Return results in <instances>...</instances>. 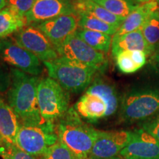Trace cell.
<instances>
[{"label": "cell", "mask_w": 159, "mask_h": 159, "mask_svg": "<svg viewBox=\"0 0 159 159\" xmlns=\"http://www.w3.org/2000/svg\"><path fill=\"white\" fill-rule=\"evenodd\" d=\"M74 5L69 0H35L25 16L27 24H39L60 16L75 13Z\"/></svg>", "instance_id": "obj_13"}, {"label": "cell", "mask_w": 159, "mask_h": 159, "mask_svg": "<svg viewBox=\"0 0 159 159\" xmlns=\"http://www.w3.org/2000/svg\"><path fill=\"white\" fill-rule=\"evenodd\" d=\"M87 92L98 95L104 99L108 106L107 116L116 112L119 106V96L116 87L110 81L97 76L87 89Z\"/></svg>", "instance_id": "obj_18"}, {"label": "cell", "mask_w": 159, "mask_h": 159, "mask_svg": "<svg viewBox=\"0 0 159 159\" xmlns=\"http://www.w3.org/2000/svg\"><path fill=\"white\" fill-rule=\"evenodd\" d=\"M157 2H158V10H159V0H157Z\"/></svg>", "instance_id": "obj_35"}, {"label": "cell", "mask_w": 159, "mask_h": 159, "mask_svg": "<svg viewBox=\"0 0 159 159\" xmlns=\"http://www.w3.org/2000/svg\"><path fill=\"white\" fill-rule=\"evenodd\" d=\"M11 77L7 102L21 125H42L47 122L41 116L38 103L39 79L17 69H11Z\"/></svg>", "instance_id": "obj_1"}, {"label": "cell", "mask_w": 159, "mask_h": 159, "mask_svg": "<svg viewBox=\"0 0 159 159\" xmlns=\"http://www.w3.org/2000/svg\"><path fill=\"white\" fill-rule=\"evenodd\" d=\"M142 129L159 141V112L143 124Z\"/></svg>", "instance_id": "obj_29"}, {"label": "cell", "mask_w": 159, "mask_h": 159, "mask_svg": "<svg viewBox=\"0 0 159 159\" xmlns=\"http://www.w3.org/2000/svg\"><path fill=\"white\" fill-rule=\"evenodd\" d=\"M137 2H142V3H145V2H148L152 1V0H136Z\"/></svg>", "instance_id": "obj_33"}, {"label": "cell", "mask_w": 159, "mask_h": 159, "mask_svg": "<svg viewBox=\"0 0 159 159\" xmlns=\"http://www.w3.org/2000/svg\"><path fill=\"white\" fill-rule=\"evenodd\" d=\"M73 5L75 11L77 14L92 16L118 28L125 20L123 18L112 14L93 0H77Z\"/></svg>", "instance_id": "obj_19"}, {"label": "cell", "mask_w": 159, "mask_h": 159, "mask_svg": "<svg viewBox=\"0 0 159 159\" xmlns=\"http://www.w3.org/2000/svg\"><path fill=\"white\" fill-rule=\"evenodd\" d=\"M120 116L127 122L145 120L159 112V85H144L131 89L121 102Z\"/></svg>", "instance_id": "obj_4"}, {"label": "cell", "mask_w": 159, "mask_h": 159, "mask_svg": "<svg viewBox=\"0 0 159 159\" xmlns=\"http://www.w3.org/2000/svg\"><path fill=\"white\" fill-rule=\"evenodd\" d=\"M76 34L87 44L97 51L108 52L111 47L113 38L110 35L83 29L77 30Z\"/></svg>", "instance_id": "obj_22"}, {"label": "cell", "mask_w": 159, "mask_h": 159, "mask_svg": "<svg viewBox=\"0 0 159 159\" xmlns=\"http://www.w3.org/2000/svg\"><path fill=\"white\" fill-rule=\"evenodd\" d=\"M141 30L145 40L152 49L159 45V10H155L150 13Z\"/></svg>", "instance_id": "obj_23"}, {"label": "cell", "mask_w": 159, "mask_h": 159, "mask_svg": "<svg viewBox=\"0 0 159 159\" xmlns=\"http://www.w3.org/2000/svg\"><path fill=\"white\" fill-rule=\"evenodd\" d=\"M119 70L124 74H133L147 63V55L139 50L124 51L115 57Z\"/></svg>", "instance_id": "obj_20"}, {"label": "cell", "mask_w": 159, "mask_h": 159, "mask_svg": "<svg viewBox=\"0 0 159 159\" xmlns=\"http://www.w3.org/2000/svg\"><path fill=\"white\" fill-rule=\"evenodd\" d=\"M15 41L43 62L52 61L59 57L54 45L35 26L25 27L18 31L15 35Z\"/></svg>", "instance_id": "obj_9"}, {"label": "cell", "mask_w": 159, "mask_h": 159, "mask_svg": "<svg viewBox=\"0 0 159 159\" xmlns=\"http://www.w3.org/2000/svg\"><path fill=\"white\" fill-rule=\"evenodd\" d=\"M0 57L15 69L33 76H37L43 71L40 60L13 40H0Z\"/></svg>", "instance_id": "obj_8"}, {"label": "cell", "mask_w": 159, "mask_h": 159, "mask_svg": "<svg viewBox=\"0 0 159 159\" xmlns=\"http://www.w3.org/2000/svg\"><path fill=\"white\" fill-rule=\"evenodd\" d=\"M56 50L60 57L94 67L98 71L104 69L107 63L104 53L87 44L76 33L70 35Z\"/></svg>", "instance_id": "obj_7"}, {"label": "cell", "mask_w": 159, "mask_h": 159, "mask_svg": "<svg viewBox=\"0 0 159 159\" xmlns=\"http://www.w3.org/2000/svg\"><path fill=\"white\" fill-rule=\"evenodd\" d=\"M157 9H158L157 0H152L142 5H138L128 17L125 18L114 36H121L141 29L150 13Z\"/></svg>", "instance_id": "obj_16"}, {"label": "cell", "mask_w": 159, "mask_h": 159, "mask_svg": "<svg viewBox=\"0 0 159 159\" xmlns=\"http://www.w3.org/2000/svg\"><path fill=\"white\" fill-rule=\"evenodd\" d=\"M49 76L54 79L66 91L80 93L89 87L98 69L63 57L46 61Z\"/></svg>", "instance_id": "obj_3"}, {"label": "cell", "mask_w": 159, "mask_h": 159, "mask_svg": "<svg viewBox=\"0 0 159 159\" xmlns=\"http://www.w3.org/2000/svg\"><path fill=\"white\" fill-rule=\"evenodd\" d=\"M35 27L42 32L57 49L77 32L79 27V15L75 13L60 16L37 24Z\"/></svg>", "instance_id": "obj_11"}, {"label": "cell", "mask_w": 159, "mask_h": 159, "mask_svg": "<svg viewBox=\"0 0 159 159\" xmlns=\"http://www.w3.org/2000/svg\"><path fill=\"white\" fill-rule=\"evenodd\" d=\"M80 116L89 121H97L106 117L108 106L102 97L85 92L74 106Z\"/></svg>", "instance_id": "obj_15"}, {"label": "cell", "mask_w": 159, "mask_h": 159, "mask_svg": "<svg viewBox=\"0 0 159 159\" xmlns=\"http://www.w3.org/2000/svg\"><path fill=\"white\" fill-rule=\"evenodd\" d=\"M150 63L152 66L153 67L154 70L159 73V60H152L150 59Z\"/></svg>", "instance_id": "obj_30"}, {"label": "cell", "mask_w": 159, "mask_h": 159, "mask_svg": "<svg viewBox=\"0 0 159 159\" xmlns=\"http://www.w3.org/2000/svg\"><path fill=\"white\" fill-rule=\"evenodd\" d=\"M120 156L125 159H159V141L143 129L131 132Z\"/></svg>", "instance_id": "obj_12"}, {"label": "cell", "mask_w": 159, "mask_h": 159, "mask_svg": "<svg viewBox=\"0 0 159 159\" xmlns=\"http://www.w3.org/2000/svg\"><path fill=\"white\" fill-rule=\"evenodd\" d=\"M20 125L14 111L0 97V135L4 143L16 145Z\"/></svg>", "instance_id": "obj_17"}, {"label": "cell", "mask_w": 159, "mask_h": 159, "mask_svg": "<svg viewBox=\"0 0 159 159\" xmlns=\"http://www.w3.org/2000/svg\"><path fill=\"white\" fill-rule=\"evenodd\" d=\"M130 131H102L97 130L94 146L89 159H114L130 139Z\"/></svg>", "instance_id": "obj_10"}, {"label": "cell", "mask_w": 159, "mask_h": 159, "mask_svg": "<svg viewBox=\"0 0 159 159\" xmlns=\"http://www.w3.org/2000/svg\"><path fill=\"white\" fill-rule=\"evenodd\" d=\"M26 25L27 23L25 19H20L6 7L0 11V40L17 33Z\"/></svg>", "instance_id": "obj_21"}, {"label": "cell", "mask_w": 159, "mask_h": 159, "mask_svg": "<svg viewBox=\"0 0 159 159\" xmlns=\"http://www.w3.org/2000/svg\"><path fill=\"white\" fill-rule=\"evenodd\" d=\"M41 159H89L86 157L80 156L69 149L63 143L57 141L49 147L48 150L41 157Z\"/></svg>", "instance_id": "obj_26"}, {"label": "cell", "mask_w": 159, "mask_h": 159, "mask_svg": "<svg viewBox=\"0 0 159 159\" xmlns=\"http://www.w3.org/2000/svg\"><path fill=\"white\" fill-rule=\"evenodd\" d=\"M57 122L55 129L59 142L80 156L89 158L97 130L83 122L74 108H69Z\"/></svg>", "instance_id": "obj_2"}, {"label": "cell", "mask_w": 159, "mask_h": 159, "mask_svg": "<svg viewBox=\"0 0 159 159\" xmlns=\"http://www.w3.org/2000/svg\"><path fill=\"white\" fill-rule=\"evenodd\" d=\"M2 144H3V141H2V137H1V135H0V146H1V145H2Z\"/></svg>", "instance_id": "obj_34"}, {"label": "cell", "mask_w": 159, "mask_h": 159, "mask_svg": "<svg viewBox=\"0 0 159 159\" xmlns=\"http://www.w3.org/2000/svg\"><path fill=\"white\" fill-rule=\"evenodd\" d=\"M111 50L114 57L124 51H142L147 56H151L155 51L146 41L140 29L121 36H113Z\"/></svg>", "instance_id": "obj_14"}, {"label": "cell", "mask_w": 159, "mask_h": 159, "mask_svg": "<svg viewBox=\"0 0 159 159\" xmlns=\"http://www.w3.org/2000/svg\"><path fill=\"white\" fill-rule=\"evenodd\" d=\"M35 0H7V7L20 19L25 20V16L30 11Z\"/></svg>", "instance_id": "obj_28"}, {"label": "cell", "mask_w": 159, "mask_h": 159, "mask_svg": "<svg viewBox=\"0 0 159 159\" xmlns=\"http://www.w3.org/2000/svg\"><path fill=\"white\" fill-rule=\"evenodd\" d=\"M58 141L55 123L21 125L16 145L27 153L41 157L49 147Z\"/></svg>", "instance_id": "obj_6"}, {"label": "cell", "mask_w": 159, "mask_h": 159, "mask_svg": "<svg viewBox=\"0 0 159 159\" xmlns=\"http://www.w3.org/2000/svg\"><path fill=\"white\" fill-rule=\"evenodd\" d=\"M150 59L152 60H159V45L155 49L153 54L150 56Z\"/></svg>", "instance_id": "obj_31"}, {"label": "cell", "mask_w": 159, "mask_h": 159, "mask_svg": "<svg viewBox=\"0 0 159 159\" xmlns=\"http://www.w3.org/2000/svg\"><path fill=\"white\" fill-rule=\"evenodd\" d=\"M7 0H0V11L7 7Z\"/></svg>", "instance_id": "obj_32"}, {"label": "cell", "mask_w": 159, "mask_h": 159, "mask_svg": "<svg viewBox=\"0 0 159 159\" xmlns=\"http://www.w3.org/2000/svg\"><path fill=\"white\" fill-rule=\"evenodd\" d=\"M116 16L125 19L138 5H134L128 0H93Z\"/></svg>", "instance_id": "obj_25"}, {"label": "cell", "mask_w": 159, "mask_h": 159, "mask_svg": "<svg viewBox=\"0 0 159 159\" xmlns=\"http://www.w3.org/2000/svg\"><path fill=\"white\" fill-rule=\"evenodd\" d=\"M37 97L40 113L47 122L55 123L69 109V92L50 77L39 79Z\"/></svg>", "instance_id": "obj_5"}, {"label": "cell", "mask_w": 159, "mask_h": 159, "mask_svg": "<svg viewBox=\"0 0 159 159\" xmlns=\"http://www.w3.org/2000/svg\"><path fill=\"white\" fill-rule=\"evenodd\" d=\"M79 15V27L83 30H89L110 35H114L118 27L108 24L92 16L87 14Z\"/></svg>", "instance_id": "obj_24"}, {"label": "cell", "mask_w": 159, "mask_h": 159, "mask_svg": "<svg viewBox=\"0 0 159 159\" xmlns=\"http://www.w3.org/2000/svg\"><path fill=\"white\" fill-rule=\"evenodd\" d=\"M0 156L4 159H39L18 148L15 144L4 143L0 146Z\"/></svg>", "instance_id": "obj_27"}]
</instances>
